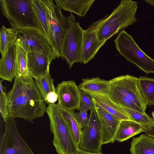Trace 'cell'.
Listing matches in <instances>:
<instances>
[{"label":"cell","mask_w":154,"mask_h":154,"mask_svg":"<svg viewBox=\"0 0 154 154\" xmlns=\"http://www.w3.org/2000/svg\"><path fill=\"white\" fill-rule=\"evenodd\" d=\"M9 115L28 122L44 116L47 108L33 78L30 75L14 78L7 94Z\"/></svg>","instance_id":"6da1fadb"},{"label":"cell","mask_w":154,"mask_h":154,"mask_svg":"<svg viewBox=\"0 0 154 154\" xmlns=\"http://www.w3.org/2000/svg\"><path fill=\"white\" fill-rule=\"evenodd\" d=\"M137 3L131 0H122L109 15L97 20V33L99 40L106 42L137 21Z\"/></svg>","instance_id":"7a4b0ae2"},{"label":"cell","mask_w":154,"mask_h":154,"mask_svg":"<svg viewBox=\"0 0 154 154\" xmlns=\"http://www.w3.org/2000/svg\"><path fill=\"white\" fill-rule=\"evenodd\" d=\"M46 112L49 119L50 129L54 135L53 145L58 154H78L79 149L57 104H49Z\"/></svg>","instance_id":"3957f363"},{"label":"cell","mask_w":154,"mask_h":154,"mask_svg":"<svg viewBox=\"0 0 154 154\" xmlns=\"http://www.w3.org/2000/svg\"><path fill=\"white\" fill-rule=\"evenodd\" d=\"M0 6L2 14L15 30L31 29L40 32L31 0H0Z\"/></svg>","instance_id":"277c9868"},{"label":"cell","mask_w":154,"mask_h":154,"mask_svg":"<svg viewBox=\"0 0 154 154\" xmlns=\"http://www.w3.org/2000/svg\"><path fill=\"white\" fill-rule=\"evenodd\" d=\"M114 42L119 54L127 61L136 65L146 74L154 73V60L143 51L125 30L119 32Z\"/></svg>","instance_id":"5b68a950"},{"label":"cell","mask_w":154,"mask_h":154,"mask_svg":"<svg viewBox=\"0 0 154 154\" xmlns=\"http://www.w3.org/2000/svg\"><path fill=\"white\" fill-rule=\"evenodd\" d=\"M65 18L67 27L60 55L62 59L66 60L70 69L75 63H82V48L84 30L72 13L65 17Z\"/></svg>","instance_id":"8992f818"},{"label":"cell","mask_w":154,"mask_h":154,"mask_svg":"<svg viewBox=\"0 0 154 154\" xmlns=\"http://www.w3.org/2000/svg\"><path fill=\"white\" fill-rule=\"evenodd\" d=\"M5 123V131L0 139V154H35L19 133L15 118L9 115Z\"/></svg>","instance_id":"52a82bcc"},{"label":"cell","mask_w":154,"mask_h":154,"mask_svg":"<svg viewBox=\"0 0 154 154\" xmlns=\"http://www.w3.org/2000/svg\"><path fill=\"white\" fill-rule=\"evenodd\" d=\"M15 43L18 44L27 53L37 52L50 59L53 47L46 37L38 30L25 29L17 30Z\"/></svg>","instance_id":"ba28073f"},{"label":"cell","mask_w":154,"mask_h":154,"mask_svg":"<svg viewBox=\"0 0 154 154\" xmlns=\"http://www.w3.org/2000/svg\"><path fill=\"white\" fill-rule=\"evenodd\" d=\"M49 11L50 23L53 35V51L50 61L60 55V51L66 32L67 23L61 8L52 0H46Z\"/></svg>","instance_id":"9c48e42d"},{"label":"cell","mask_w":154,"mask_h":154,"mask_svg":"<svg viewBox=\"0 0 154 154\" xmlns=\"http://www.w3.org/2000/svg\"><path fill=\"white\" fill-rule=\"evenodd\" d=\"M103 145L99 120L94 109L90 111L88 121L82 130L79 145L82 151L92 153H100Z\"/></svg>","instance_id":"30bf717a"},{"label":"cell","mask_w":154,"mask_h":154,"mask_svg":"<svg viewBox=\"0 0 154 154\" xmlns=\"http://www.w3.org/2000/svg\"><path fill=\"white\" fill-rule=\"evenodd\" d=\"M138 78L127 74L115 77L110 80L111 84L145 112L147 106L140 91Z\"/></svg>","instance_id":"8fae6325"},{"label":"cell","mask_w":154,"mask_h":154,"mask_svg":"<svg viewBox=\"0 0 154 154\" xmlns=\"http://www.w3.org/2000/svg\"><path fill=\"white\" fill-rule=\"evenodd\" d=\"M57 91L58 106L69 110H80L81 91L74 81L62 82L57 85Z\"/></svg>","instance_id":"7c38bea8"},{"label":"cell","mask_w":154,"mask_h":154,"mask_svg":"<svg viewBox=\"0 0 154 154\" xmlns=\"http://www.w3.org/2000/svg\"><path fill=\"white\" fill-rule=\"evenodd\" d=\"M93 101L99 123L103 144L113 143L121 120Z\"/></svg>","instance_id":"4fadbf2b"},{"label":"cell","mask_w":154,"mask_h":154,"mask_svg":"<svg viewBox=\"0 0 154 154\" xmlns=\"http://www.w3.org/2000/svg\"><path fill=\"white\" fill-rule=\"evenodd\" d=\"M97 21L93 23L83 32L82 48V63H88L94 58L100 48L105 43L100 41L97 36Z\"/></svg>","instance_id":"5bb4252c"},{"label":"cell","mask_w":154,"mask_h":154,"mask_svg":"<svg viewBox=\"0 0 154 154\" xmlns=\"http://www.w3.org/2000/svg\"><path fill=\"white\" fill-rule=\"evenodd\" d=\"M31 1L37 18L40 31L46 37L53 47V35L46 0H31Z\"/></svg>","instance_id":"9a60e30c"},{"label":"cell","mask_w":154,"mask_h":154,"mask_svg":"<svg viewBox=\"0 0 154 154\" xmlns=\"http://www.w3.org/2000/svg\"><path fill=\"white\" fill-rule=\"evenodd\" d=\"M27 67L29 75L35 79L49 72L50 58L37 52L27 53Z\"/></svg>","instance_id":"2e32d148"},{"label":"cell","mask_w":154,"mask_h":154,"mask_svg":"<svg viewBox=\"0 0 154 154\" xmlns=\"http://www.w3.org/2000/svg\"><path fill=\"white\" fill-rule=\"evenodd\" d=\"M16 61V44L11 45L0 60V78L11 82L15 78Z\"/></svg>","instance_id":"e0dca14e"},{"label":"cell","mask_w":154,"mask_h":154,"mask_svg":"<svg viewBox=\"0 0 154 154\" xmlns=\"http://www.w3.org/2000/svg\"><path fill=\"white\" fill-rule=\"evenodd\" d=\"M110 85V80L97 77L83 79L78 87L81 91L88 95H109Z\"/></svg>","instance_id":"ac0fdd59"},{"label":"cell","mask_w":154,"mask_h":154,"mask_svg":"<svg viewBox=\"0 0 154 154\" xmlns=\"http://www.w3.org/2000/svg\"><path fill=\"white\" fill-rule=\"evenodd\" d=\"M89 95L99 106L120 120H132L122 108L114 102L109 95L93 94Z\"/></svg>","instance_id":"d6986e66"},{"label":"cell","mask_w":154,"mask_h":154,"mask_svg":"<svg viewBox=\"0 0 154 154\" xmlns=\"http://www.w3.org/2000/svg\"><path fill=\"white\" fill-rule=\"evenodd\" d=\"M56 5L61 9L74 13L81 17L86 14L94 0H55Z\"/></svg>","instance_id":"ffe728a7"},{"label":"cell","mask_w":154,"mask_h":154,"mask_svg":"<svg viewBox=\"0 0 154 154\" xmlns=\"http://www.w3.org/2000/svg\"><path fill=\"white\" fill-rule=\"evenodd\" d=\"M144 131L140 124L134 121L121 120L116 134L115 141L122 142Z\"/></svg>","instance_id":"44dd1931"},{"label":"cell","mask_w":154,"mask_h":154,"mask_svg":"<svg viewBox=\"0 0 154 154\" xmlns=\"http://www.w3.org/2000/svg\"><path fill=\"white\" fill-rule=\"evenodd\" d=\"M130 151L131 154H154V137L142 134L133 137Z\"/></svg>","instance_id":"7402d4cb"},{"label":"cell","mask_w":154,"mask_h":154,"mask_svg":"<svg viewBox=\"0 0 154 154\" xmlns=\"http://www.w3.org/2000/svg\"><path fill=\"white\" fill-rule=\"evenodd\" d=\"M138 84L147 106H154V78L140 76L138 78Z\"/></svg>","instance_id":"603a6c76"},{"label":"cell","mask_w":154,"mask_h":154,"mask_svg":"<svg viewBox=\"0 0 154 154\" xmlns=\"http://www.w3.org/2000/svg\"><path fill=\"white\" fill-rule=\"evenodd\" d=\"M16 47V61L15 78L29 75L27 67V53L18 44Z\"/></svg>","instance_id":"cb8c5ba5"},{"label":"cell","mask_w":154,"mask_h":154,"mask_svg":"<svg viewBox=\"0 0 154 154\" xmlns=\"http://www.w3.org/2000/svg\"><path fill=\"white\" fill-rule=\"evenodd\" d=\"M17 37V30L2 26L0 31V51L2 56L10 46L15 44Z\"/></svg>","instance_id":"d4e9b609"},{"label":"cell","mask_w":154,"mask_h":154,"mask_svg":"<svg viewBox=\"0 0 154 154\" xmlns=\"http://www.w3.org/2000/svg\"><path fill=\"white\" fill-rule=\"evenodd\" d=\"M57 106L68 123L75 142L79 146L82 130L76 120L75 116L74 111L67 110Z\"/></svg>","instance_id":"484cf974"},{"label":"cell","mask_w":154,"mask_h":154,"mask_svg":"<svg viewBox=\"0 0 154 154\" xmlns=\"http://www.w3.org/2000/svg\"><path fill=\"white\" fill-rule=\"evenodd\" d=\"M109 96L114 102L119 105H122L141 112H145L111 84L110 83Z\"/></svg>","instance_id":"4316f807"},{"label":"cell","mask_w":154,"mask_h":154,"mask_svg":"<svg viewBox=\"0 0 154 154\" xmlns=\"http://www.w3.org/2000/svg\"><path fill=\"white\" fill-rule=\"evenodd\" d=\"M120 105L131 119L140 124L145 130L154 125V121L145 112H141L134 109Z\"/></svg>","instance_id":"83f0119b"},{"label":"cell","mask_w":154,"mask_h":154,"mask_svg":"<svg viewBox=\"0 0 154 154\" xmlns=\"http://www.w3.org/2000/svg\"><path fill=\"white\" fill-rule=\"evenodd\" d=\"M54 80L49 72L45 75L35 79L36 85L44 100L49 93L57 92V88L54 86Z\"/></svg>","instance_id":"f1b7e54d"},{"label":"cell","mask_w":154,"mask_h":154,"mask_svg":"<svg viewBox=\"0 0 154 154\" xmlns=\"http://www.w3.org/2000/svg\"><path fill=\"white\" fill-rule=\"evenodd\" d=\"M2 79L0 82V112L5 122L8 118L9 114L8 108L7 95L4 90Z\"/></svg>","instance_id":"f546056e"},{"label":"cell","mask_w":154,"mask_h":154,"mask_svg":"<svg viewBox=\"0 0 154 154\" xmlns=\"http://www.w3.org/2000/svg\"><path fill=\"white\" fill-rule=\"evenodd\" d=\"M81 102L80 110L88 111L94 109L93 102L91 97L81 91Z\"/></svg>","instance_id":"4dcf8cb0"},{"label":"cell","mask_w":154,"mask_h":154,"mask_svg":"<svg viewBox=\"0 0 154 154\" xmlns=\"http://www.w3.org/2000/svg\"><path fill=\"white\" fill-rule=\"evenodd\" d=\"M88 111L80 110L79 112L75 113L76 120L81 129L85 127L88 121L89 116Z\"/></svg>","instance_id":"1f68e13d"},{"label":"cell","mask_w":154,"mask_h":154,"mask_svg":"<svg viewBox=\"0 0 154 154\" xmlns=\"http://www.w3.org/2000/svg\"><path fill=\"white\" fill-rule=\"evenodd\" d=\"M58 94L57 92H52L49 93L44 100L45 103L48 104L55 103L58 100Z\"/></svg>","instance_id":"d6a6232c"},{"label":"cell","mask_w":154,"mask_h":154,"mask_svg":"<svg viewBox=\"0 0 154 154\" xmlns=\"http://www.w3.org/2000/svg\"><path fill=\"white\" fill-rule=\"evenodd\" d=\"M145 134L154 137V125L145 130Z\"/></svg>","instance_id":"836d02e7"},{"label":"cell","mask_w":154,"mask_h":154,"mask_svg":"<svg viewBox=\"0 0 154 154\" xmlns=\"http://www.w3.org/2000/svg\"><path fill=\"white\" fill-rule=\"evenodd\" d=\"M78 154H104L101 152L100 153H92L85 152L79 149V152Z\"/></svg>","instance_id":"e575fe53"},{"label":"cell","mask_w":154,"mask_h":154,"mask_svg":"<svg viewBox=\"0 0 154 154\" xmlns=\"http://www.w3.org/2000/svg\"><path fill=\"white\" fill-rule=\"evenodd\" d=\"M145 1L148 4L154 6V0H145Z\"/></svg>","instance_id":"d590c367"},{"label":"cell","mask_w":154,"mask_h":154,"mask_svg":"<svg viewBox=\"0 0 154 154\" xmlns=\"http://www.w3.org/2000/svg\"><path fill=\"white\" fill-rule=\"evenodd\" d=\"M152 118L153 119L154 121V110L152 112Z\"/></svg>","instance_id":"8d00e7d4"}]
</instances>
